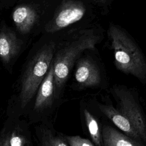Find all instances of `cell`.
<instances>
[{
	"label": "cell",
	"mask_w": 146,
	"mask_h": 146,
	"mask_svg": "<svg viewBox=\"0 0 146 146\" xmlns=\"http://www.w3.org/2000/svg\"><path fill=\"white\" fill-rule=\"evenodd\" d=\"M26 139L24 136L13 131L9 138V146H25Z\"/></svg>",
	"instance_id": "9a60e30c"
},
{
	"label": "cell",
	"mask_w": 146,
	"mask_h": 146,
	"mask_svg": "<svg viewBox=\"0 0 146 146\" xmlns=\"http://www.w3.org/2000/svg\"><path fill=\"white\" fill-rule=\"evenodd\" d=\"M66 140L70 146H94L89 140L80 136H67Z\"/></svg>",
	"instance_id": "5bb4252c"
},
{
	"label": "cell",
	"mask_w": 146,
	"mask_h": 146,
	"mask_svg": "<svg viewBox=\"0 0 146 146\" xmlns=\"http://www.w3.org/2000/svg\"><path fill=\"white\" fill-rule=\"evenodd\" d=\"M113 93L118 103L119 111L133 124L141 140L146 142V124L133 95L128 90L121 87H115Z\"/></svg>",
	"instance_id": "52a82bcc"
},
{
	"label": "cell",
	"mask_w": 146,
	"mask_h": 146,
	"mask_svg": "<svg viewBox=\"0 0 146 146\" xmlns=\"http://www.w3.org/2000/svg\"><path fill=\"white\" fill-rule=\"evenodd\" d=\"M55 95V89L52 62L47 74L38 90L34 103V110L39 111L50 106L52 104Z\"/></svg>",
	"instance_id": "30bf717a"
},
{
	"label": "cell",
	"mask_w": 146,
	"mask_h": 146,
	"mask_svg": "<svg viewBox=\"0 0 146 146\" xmlns=\"http://www.w3.org/2000/svg\"><path fill=\"white\" fill-rule=\"evenodd\" d=\"M3 141L4 140L0 138V146H3Z\"/></svg>",
	"instance_id": "ac0fdd59"
},
{
	"label": "cell",
	"mask_w": 146,
	"mask_h": 146,
	"mask_svg": "<svg viewBox=\"0 0 146 146\" xmlns=\"http://www.w3.org/2000/svg\"><path fill=\"white\" fill-rule=\"evenodd\" d=\"M84 115L86 125L92 141L96 146H102L100 132L97 120L87 109L84 110Z\"/></svg>",
	"instance_id": "7c38bea8"
},
{
	"label": "cell",
	"mask_w": 146,
	"mask_h": 146,
	"mask_svg": "<svg viewBox=\"0 0 146 146\" xmlns=\"http://www.w3.org/2000/svg\"><path fill=\"white\" fill-rule=\"evenodd\" d=\"M108 34L116 67L140 81H146V58L135 41L121 28L111 25Z\"/></svg>",
	"instance_id": "7a4b0ae2"
},
{
	"label": "cell",
	"mask_w": 146,
	"mask_h": 146,
	"mask_svg": "<svg viewBox=\"0 0 146 146\" xmlns=\"http://www.w3.org/2000/svg\"><path fill=\"white\" fill-rule=\"evenodd\" d=\"M56 43L49 40L38 45L25 61L19 78V98L25 108L38 91L52 62Z\"/></svg>",
	"instance_id": "6da1fadb"
},
{
	"label": "cell",
	"mask_w": 146,
	"mask_h": 146,
	"mask_svg": "<svg viewBox=\"0 0 146 146\" xmlns=\"http://www.w3.org/2000/svg\"><path fill=\"white\" fill-rule=\"evenodd\" d=\"M99 108L100 111L126 135L135 140H141V136L135 126L119 110L109 104H99Z\"/></svg>",
	"instance_id": "9c48e42d"
},
{
	"label": "cell",
	"mask_w": 146,
	"mask_h": 146,
	"mask_svg": "<svg viewBox=\"0 0 146 146\" xmlns=\"http://www.w3.org/2000/svg\"><path fill=\"white\" fill-rule=\"evenodd\" d=\"M19 0H0L1 9H9L13 7Z\"/></svg>",
	"instance_id": "2e32d148"
},
{
	"label": "cell",
	"mask_w": 146,
	"mask_h": 146,
	"mask_svg": "<svg viewBox=\"0 0 146 146\" xmlns=\"http://www.w3.org/2000/svg\"><path fill=\"white\" fill-rule=\"evenodd\" d=\"M100 37L92 31H84L71 40L56 44L52 60L55 94L63 87L76 59L86 50H93Z\"/></svg>",
	"instance_id": "3957f363"
},
{
	"label": "cell",
	"mask_w": 146,
	"mask_h": 146,
	"mask_svg": "<svg viewBox=\"0 0 146 146\" xmlns=\"http://www.w3.org/2000/svg\"><path fill=\"white\" fill-rule=\"evenodd\" d=\"M3 146H9V138H6L4 140Z\"/></svg>",
	"instance_id": "e0dca14e"
},
{
	"label": "cell",
	"mask_w": 146,
	"mask_h": 146,
	"mask_svg": "<svg viewBox=\"0 0 146 146\" xmlns=\"http://www.w3.org/2000/svg\"><path fill=\"white\" fill-rule=\"evenodd\" d=\"M86 11L84 4L78 0H62L55 9L42 33L54 34L79 21Z\"/></svg>",
	"instance_id": "8992f818"
},
{
	"label": "cell",
	"mask_w": 146,
	"mask_h": 146,
	"mask_svg": "<svg viewBox=\"0 0 146 146\" xmlns=\"http://www.w3.org/2000/svg\"><path fill=\"white\" fill-rule=\"evenodd\" d=\"M42 146H68L61 138L50 131H44L42 139Z\"/></svg>",
	"instance_id": "4fadbf2b"
},
{
	"label": "cell",
	"mask_w": 146,
	"mask_h": 146,
	"mask_svg": "<svg viewBox=\"0 0 146 146\" xmlns=\"http://www.w3.org/2000/svg\"><path fill=\"white\" fill-rule=\"evenodd\" d=\"M75 78L76 82L83 87L97 86L101 82L98 67L89 58H83L78 61Z\"/></svg>",
	"instance_id": "ba28073f"
},
{
	"label": "cell",
	"mask_w": 146,
	"mask_h": 146,
	"mask_svg": "<svg viewBox=\"0 0 146 146\" xmlns=\"http://www.w3.org/2000/svg\"><path fill=\"white\" fill-rule=\"evenodd\" d=\"M29 40L4 20L0 23V60L9 73H12L15 63L28 46Z\"/></svg>",
	"instance_id": "5b68a950"
},
{
	"label": "cell",
	"mask_w": 146,
	"mask_h": 146,
	"mask_svg": "<svg viewBox=\"0 0 146 146\" xmlns=\"http://www.w3.org/2000/svg\"><path fill=\"white\" fill-rule=\"evenodd\" d=\"M51 2L50 0H19L11 11L13 27L27 39L42 33L50 19Z\"/></svg>",
	"instance_id": "277c9868"
},
{
	"label": "cell",
	"mask_w": 146,
	"mask_h": 146,
	"mask_svg": "<svg viewBox=\"0 0 146 146\" xmlns=\"http://www.w3.org/2000/svg\"><path fill=\"white\" fill-rule=\"evenodd\" d=\"M102 136L104 146H143L135 139L110 126L104 127Z\"/></svg>",
	"instance_id": "8fae6325"
}]
</instances>
